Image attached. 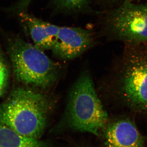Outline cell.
Returning <instances> with one entry per match:
<instances>
[{
    "label": "cell",
    "mask_w": 147,
    "mask_h": 147,
    "mask_svg": "<svg viewBox=\"0 0 147 147\" xmlns=\"http://www.w3.org/2000/svg\"><path fill=\"white\" fill-rule=\"evenodd\" d=\"M51 106L45 95L18 88L0 105V123L20 135L38 139L46 127Z\"/></svg>",
    "instance_id": "cell-1"
},
{
    "label": "cell",
    "mask_w": 147,
    "mask_h": 147,
    "mask_svg": "<svg viewBox=\"0 0 147 147\" xmlns=\"http://www.w3.org/2000/svg\"><path fill=\"white\" fill-rule=\"evenodd\" d=\"M66 115L69 125L79 131L98 135L105 126L108 114L88 72L82 74L69 91Z\"/></svg>",
    "instance_id": "cell-2"
},
{
    "label": "cell",
    "mask_w": 147,
    "mask_h": 147,
    "mask_svg": "<svg viewBox=\"0 0 147 147\" xmlns=\"http://www.w3.org/2000/svg\"><path fill=\"white\" fill-rule=\"evenodd\" d=\"M9 50L19 82L42 89L48 88L56 82L59 67L43 50L17 38L10 40Z\"/></svg>",
    "instance_id": "cell-3"
},
{
    "label": "cell",
    "mask_w": 147,
    "mask_h": 147,
    "mask_svg": "<svg viewBox=\"0 0 147 147\" xmlns=\"http://www.w3.org/2000/svg\"><path fill=\"white\" fill-rule=\"evenodd\" d=\"M120 93L133 110L147 113V51L138 50L127 53L119 82Z\"/></svg>",
    "instance_id": "cell-4"
},
{
    "label": "cell",
    "mask_w": 147,
    "mask_h": 147,
    "mask_svg": "<svg viewBox=\"0 0 147 147\" xmlns=\"http://www.w3.org/2000/svg\"><path fill=\"white\" fill-rule=\"evenodd\" d=\"M106 20L108 30L121 40L133 45L147 42V4L126 1Z\"/></svg>",
    "instance_id": "cell-5"
},
{
    "label": "cell",
    "mask_w": 147,
    "mask_h": 147,
    "mask_svg": "<svg viewBox=\"0 0 147 147\" xmlns=\"http://www.w3.org/2000/svg\"><path fill=\"white\" fill-rule=\"evenodd\" d=\"M94 42L93 34L89 30L60 27L52 52L59 59L69 60L82 55L91 47Z\"/></svg>",
    "instance_id": "cell-6"
},
{
    "label": "cell",
    "mask_w": 147,
    "mask_h": 147,
    "mask_svg": "<svg viewBox=\"0 0 147 147\" xmlns=\"http://www.w3.org/2000/svg\"><path fill=\"white\" fill-rule=\"evenodd\" d=\"M107 147H145L137 127L127 119H121L108 127L105 133Z\"/></svg>",
    "instance_id": "cell-7"
},
{
    "label": "cell",
    "mask_w": 147,
    "mask_h": 147,
    "mask_svg": "<svg viewBox=\"0 0 147 147\" xmlns=\"http://www.w3.org/2000/svg\"><path fill=\"white\" fill-rule=\"evenodd\" d=\"M28 30L35 46L40 50H51L55 45L60 27L27 12L18 14Z\"/></svg>",
    "instance_id": "cell-8"
},
{
    "label": "cell",
    "mask_w": 147,
    "mask_h": 147,
    "mask_svg": "<svg viewBox=\"0 0 147 147\" xmlns=\"http://www.w3.org/2000/svg\"><path fill=\"white\" fill-rule=\"evenodd\" d=\"M0 147H48L37 139L22 136L0 123Z\"/></svg>",
    "instance_id": "cell-9"
},
{
    "label": "cell",
    "mask_w": 147,
    "mask_h": 147,
    "mask_svg": "<svg viewBox=\"0 0 147 147\" xmlns=\"http://www.w3.org/2000/svg\"><path fill=\"white\" fill-rule=\"evenodd\" d=\"M53 6L59 11L65 13H77L87 10L90 0H52Z\"/></svg>",
    "instance_id": "cell-10"
},
{
    "label": "cell",
    "mask_w": 147,
    "mask_h": 147,
    "mask_svg": "<svg viewBox=\"0 0 147 147\" xmlns=\"http://www.w3.org/2000/svg\"><path fill=\"white\" fill-rule=\"evenodd\" d=\"M8 77V71L3 59L0 56V90L2 91L5 87Z\"/></svg>",
    "instance_id": "cell-11"
},
{
    "label": "cell",
    "mask_w": 147,
    "mask_h": 147,
    "mask_svg": "<svg viewBox=\"0 0 147 147\" xmlns=\"http://www.w3.org/2000/svg\"><path fill=\"white\" fill-rule=\"evenodd\" d=\"M129 1H139V0H129Z\"/></svg>",
    "instance_id": "cell-12"
},
{
    "label": "cell",
    "mask_w": 147,
    "mask_h": 147,
    "mask_svg": "<svg viewBox=\"0 0 147 147\" xmlns=\"http://www.w3.org/2000/svg\"><path fill=\"white\" fill-rule=\"evenodd\" d=\"M105 1H114V0H104Z\"/></svg>",
    "instance_id": "cell-13"
},
{
    "label": "cell",
    "mask_w": 147,
    "mask_h": 147,
    "mask_svg": "<svg viewBox=\"0 0 147 147\" xmlns=\"http://www.w3.org/2000/svg\"><path fill=\"white\" fill-rule=\"evenodd\" d=\"M2 92V91L1 90H0V94H1V93Z\"/></svg>",
    "instance_id": "cell-14"
}]
</instances>
